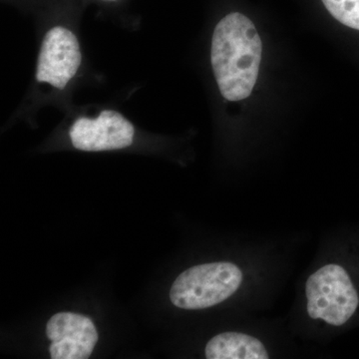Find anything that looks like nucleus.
Segmentation results:
<instances>
[{"label":"nucleus","mask_w":359,"mask_h":359,"mask_svg":"<svg viewBox=\"0 0 359 359\" xmlns=\"http://www.w3.org/2000/svg\"><path fill=\"white\" fill-rule=\"evenodd\" d=\"M208 359H268L266 347L257 337L244 332H226L209 340L205 348Z\"/></svg>","instance_id":"nucleus-7"},{"label":"nucleus","mask_w":359,"mask_h":359,"mask_svg":"<svg viewBox=\"0 0 359 359\" xmlns=\"http://www.w3.org/2000/svg\"><path fill=\"white\" fill-rule=\"evenodd\" d=\"M330 13L342 25L359 30V0H321Z\"/></svg>","instance_id":"nucleus-8"},{"label":"nucleus","mask_w":359,"mask_h":359,"mask_svg":"<svg viewBox=\"0 0 359 359\" xmlns=\"http://www.w3.org/2000/svg\"><path fill=\"white\" fill-rule=\"evenodd\" d=\"M243 280L242 269L230 262L199 264L186 269L175 280L170 299L180 309L211 308L235 294Z\"/></svg>","instance_id":"nucleus-3"},{"label":"nucleus","mask_w":359,"mask_h":359,"mask_svg":"<svg viewBox=\"0 0 359 359\" xmlns=\"http://www.w3.org/2000/svg\"><path fill=\"white\" fill-rule=\"evenodd\" d=\"M81 63V48L76 35L70 28L56 25L42 40L35 77L39 83L63 90L76 76Z\"/></svg>","instance_id":"nucleus-4"},{"label":"nucleus","mask_w":359,"mask_h":359,"mask_svg":"<svg viewBox=\"0 0 359 359\" xmlns=\"http://www.w3.org/2000/svg\"><path fill=\"white\" fill-rule=\"evenodd\" d=\"M346 266H321L306 283V311L313 320L334 327L348 325L359 316V280Z\"/></svg>","instance_id":"nucleus-2"},{"label":"nucleus","mask_w":359,"mask_h":359,"mask_svg":"<svg viewBox=\"0 0 359 359\" xmlns=\"http://www.w3.org/2000/svg\"><path fill=\"white\" fill-rule=\"evenodd\" d=\"M261 37L244 14L231 13L219 21L212 33L211 63L224 98H248L259 76L262 61Z\"/></svg>","instance_id":"nucleus-1"},{"label":"nucleus","mask_w":359,"mask_h":359,"mask_svg":"<svg viewBox=\"0 0 359 359\" xmlns=\"http://www.w3.org/2000/svg\"><path fill=\"white\" fill-rule=\"evenodd\" d=\"M53 359H86L93 353L98 332L93 321L82 314H54L46 325Z\"/></svg>","instance_id":"nucleus-6"},{"label":"nucleus","mask_w":359,"mask_h":359,"mask_svg":"<svg viewBox=\"0 0 359 359\" xmlns=\"http://www.w3.org/2000/svg\"><path fill=\"white\" fill-rule=\"evenodd\" d=\"M133 124L121 113L103 110L95 118H77L69 129L73 147L85 152L119 150L133 144Z\"/></svg>","instance_id":"nucleus-5"},{"label":"nucleus","mask_w":359,"mask_h":359,"mask_svg":"<svg viewBox=\"0 0 359 359\" xmlns=\"http://www.w3.org/2000/svg\"><path fill=\"white\" fill-rule=\"evenodd\" d=\"M96 1L102 4H107V6H117V4H121L123 0H96Z\"/></svg>","instance_id":"nucleus-9"}]
</instances>
